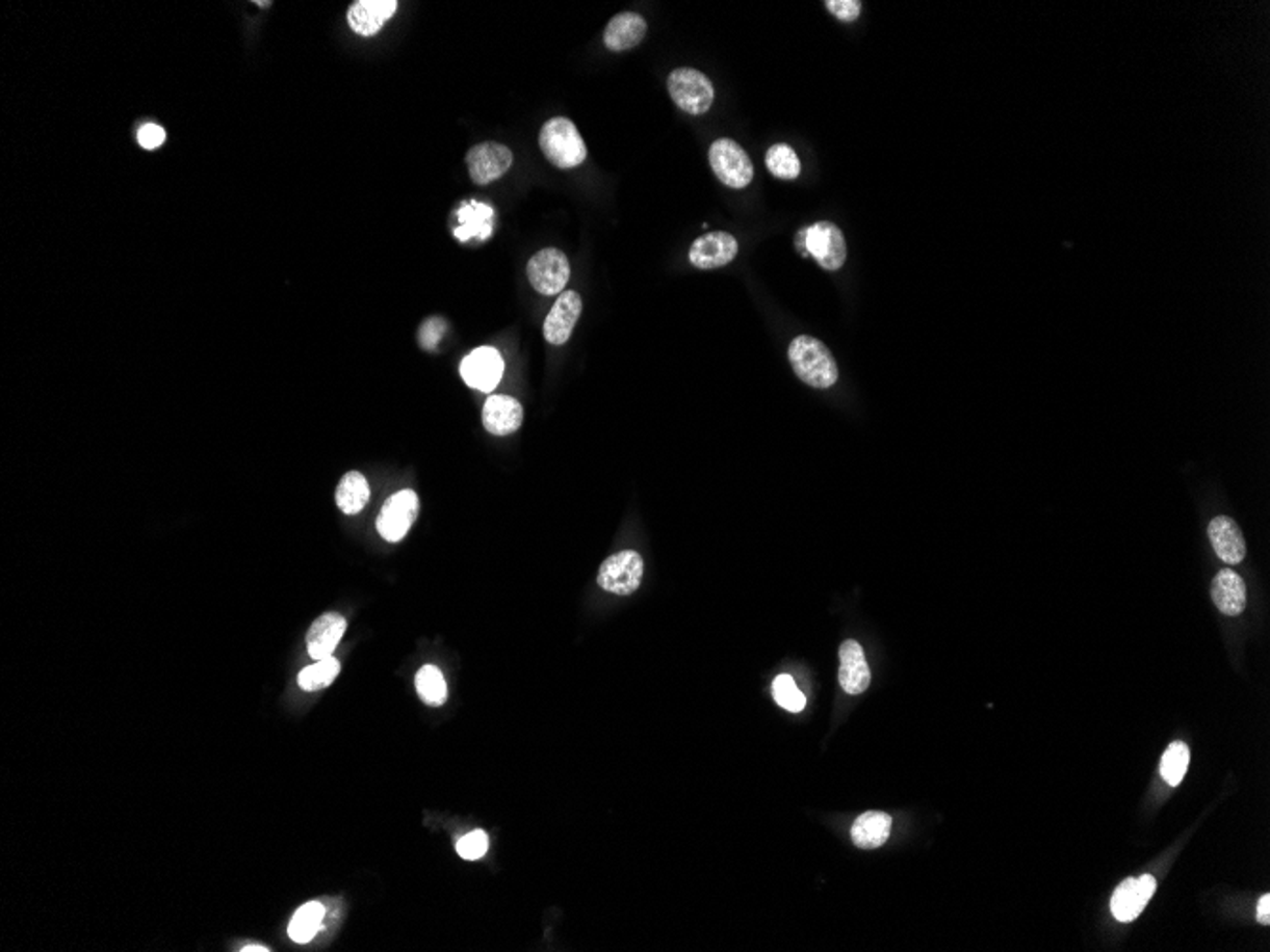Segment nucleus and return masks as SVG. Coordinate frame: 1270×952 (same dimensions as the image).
<instances>
[{
    "label": "nucleus",
    "instance_id": "31",
    "mask_svg": "<svg viewBox=\"0 0 1270 952\" xmlns=\"http://www.w3.org/2000/svg\"><path fill=\"white\" fill-rule=\"evenodd\" d=\"M445 332H447V321L443 320V318L432 316L429 320L422 321L419 329L420 348H424L429 352L436 350Z\"/></svg>",
    "mask_w": 1270,
    "mask_h": 952
},
{
    "label": "nucleus",
    "instance_id": "19",
    "mask_svg": "<svg viewBox=\"0 0 1270 952\" xmlns=\"http://www.w3.org/2000/svg\"><path fill=\"white\" fill-rule=\"evenodd\" d=\"M647 34V22L636 11L617 14L603 33V43L611 52H626L636 48Z\"/></svg>",
    "mask_w": 1270,
    "mask_h": 952
},
{
    "label": "nucleus",
    "instance_id": "25",
    "mask_svg": "<svg viewBox=\"0 0 1270 952\" xmlns=\"http://www.w3.org/2000/svg\"><path fill=\"white\" fill-rule=\"evenodd\" d=\"M339 671H341V664L333 656L326 660H318L299 673V687L307 692H316L321 688L330 687L339 676Z\"/></svg>",
    "mask_w": 1270,
    "mask_h": 952
},
{
    "label": "nucleus",
    "instance_id": "26",
    "mask_svg": "<svg viewBox=\"0 0 1270 952\" xmlns=\"http://www.w3.org/2000/svg\"><path fill=\"white\" fill-rule=\"evenodd\" d=\"M415 687L419 698L429 706H442L447 699V685L440 667L424 665L415 677Z\"/></svg>",
    "mask_w": 1270,
    "mask_h": 952
},
{
    "label": "nucleus",
    "instance_id": "2",
    "mask_svg": "<svg viewBox=\"0 0 1270 952\" xmlns=\"http://www.w3.org/2000/svg\"><path fill=\"white\" fill-rule=\"evenodd\" d=\"M539 144L544 158L560 169H573L588 158L582 135L565 116H553L542 126Z\"/></svg>",
    "mask_w": 1270,
    "mask_h": 952
},
{
    "label": "nucleus",
    "instance_id": "34",
    "mask_svg": "<svg viewBox=\"0 0 1270 952\" xmlns=\"http://www.w3.org/2000/svg\"><path fill=\"white\" fill-rule=\"evenodd\" d=\"M1258 920H1260L1261 924H1265V926H1269L1270 924L1269 894H1265V896L1261 897L1260 899V905H1258Z\"/></svg>",
    "mask_w": 1270,
    "mask_h": 952
},
{
    "label": "nucleus",
    "instance_id": "1",
    "mask_svg": "<svg viewBox=\"0 0 1270 952\" xmlns=\"http://www.w3.org/2000/svg\"><path fill=\"white\" fill-rule=\"evenodd\" d=\"M789 364L797 377L812 388H831L839 378V367L828 346L814 337L801 335L789 344Z\"/></svg>",
    "mask_w": 1270,
    "mask_h": 952
},
{
    "label": "nucleus",
    "instance_id": "15",
    "mask_svg": "<svg viewBox=\"0 0 1270 952\" xmlns=\"http://www.w3.org/2000/svg\"><path fill=\"white\" fill-rule=\"evenodd\" d=\"M346 632V620L337 612H326L312 622L307 633V649L312 660H326L335 653Z\"/></svg>",
    "mask_w": 1270,
    "mask_h": 952
},
{
    "label": "nucleus",
    "instance_id": "27",
    "mask_svg": "<svg viewBox=\"0 0 1270 952\" xmlns=\"http://www.w3.org/2000/svg\"><path fill=\"white\" fill-rule=\"evenodd\" d=\"M764 162H767V167H769V171L773 174L774 178L792 181V179L799 178V174H801L799 156H797L796 151L789 144H773L767 151Z\"/></svg>",
    "mask_w": 1270,
    "mask_h": 952
},
{
    "label": "nucleus",
    "instance_id": "35",
    "mask_svg": "<svg viewBox=\"0 0 1270 952\" xmlns=\"http://www.w3.org/2000/svg\"><path fill=\"white\" fill-rule=\"evenodd\" d=\"M240 951H243V952H252V951H255V952H268V951H270V949H266V947H263V945H248V947H243V949H240Z\"/></svg>",
    "mask_w": 1270,
    "mask_h": 952
},
{
    "label": "nucleus",
    "instance_id": "8",
    "mask_svg": "<svg viewBox=\"0 0 1270 952\" xmlns=\"http://www.w3.org/2000/svg\"><path fill=\"white\" fill-rule=\"evenodd\" d=\"M805 247L824 270H839L847 261V242L839 227L831 221H818L805 229Z\"/></svg>",
    "mask_w": 1270,
    "mask_h": 952
},
{
    "label": "nucleus",
    "instance_id": "32",
    "mask_svg": "<svg viewBox=\"0 0 1270 952\" xmlns=\"http://www.w3.org/2000/svg\"><path fill=\"white\" fill-rule=\"evenodd\" d=\"M826 6L835 18H839L840 22H854L862 14L860 0H828Z\"/></svg>",
    "mask_w": 1270,
    "mask_h": 952
},
{
    "label": "nucleus",
    "instance_id": "9",
    "mask_svg": "<svg viewBox=\"0 0 1270 952\" xmlns=\"http://www.w3.org/2000/svg\"><path fill=\"white\" fill-rule=\"evenodd\" d=\"M514 164V153L507 144L486 141L475 144L466 155V166L475 185L486 187L502 178Z\"/></svg>",
    "mask_w": 1270,
    "mask_h": 952
},
{
    "label": "nucleus",
    "instance_id": "22",
    "mask_svg": "<svg viewBox=\"0 0 1270 952\" xmlns=\"http://www.w3.org/2000/svg\"><path fill=\"white\" fill-rule=\"evenodd\" d=\"M459 221L461 227L455 231V236L466 242L472 236H477L480 240H487L491 236V227H493V210L486 204H477L472 202L470 206L464 204L459 210Z\"/></svg>",
    "mask_w": 1270,
    "mask_h": 952
},
{
    "label": "nucleus",
    "instance_id": "21",
    "mask_svg": "<svg viewBox=\"0 0 1270 952\" xmlns=\"http://www.w3.org/2000/svg\"><path fill=\"white\" fill-rule=\"evenodd\" d=\"M892 818L884 812H865L852 825V842L862 850L881 848L888 841Z\"/></svg>",
    "mask_w": 1270,
    "mask_h": 952
},
{
    "label": "nucleus",
    "instance_id": "14",
    "mask_svg": "<svg viewBox=\"0 0 1270 952\" xmlns=\"http://www.w3.org/2000/svg\"><path fill=\"white\" fill-rule=\"evenodd\" d=\"M839 683L843 690L852 696L863 694L872 683V671L865 660L860 642H843L839 649Z\"/></svg>",
    "mask_w": 1270,
    "mask_h": 952
},
{
    "label": "nucleus",
    "instance_id": "7",
    "mask_svg": "<svg viewBox=\"0 0 1270 952\" xmlns=\"http://www.w3.org/2000/svg\"><path fill=\"white\" fill-rule=\"evenodd\" d=\"M419 506V497L411 488L392 495L377 518V531L387 543H399L417 520Z\"/></svg>",
    "mask_w": 1270,
    "mask_h": 952
},
{
    "label": "nucleus",
    "instance_id": "11",
    "mask_svg": "<svg viewBox=\"0 0 1270 952\" xmlns=\"http://www.w3.org/2000/svg\"><path fill=\"white\" fill-rule=\"evenodd\" d=\"M738 255V242L729 233H707L696 238L695 244L689 249L691 265L700 270L721 268L734 261Z\"/></svg>",
    "mask_w": 1270,
    "mask_h": 952
},
{
    "label": "nucleus",
    "instance_id": "17",
    "mask_svg": "<svg viewBox=\"0 0 1270 952\" xmlns=\"http://www.w3.org/2000/svg\"><path fill=\"white\" fill-rule=\"evenodd\" d=\"M482 422L486 430L493 435H509L518 432L523 422V407L520 401L510 396H491L487 398Z\"/></svg>",
    "mask_w": 1270,
    "mask_h": 952
},
{
    "label": "nucleus",
    "instance_id": "4",
    "mask_svg": "<svg viewBox=\"0 0 1270 952\" xmlns=\"http://www.w3.org/2000/svg\"><path fill=\"white\" fill-rule=\"evenodd\" d=\"M709 166L716 178L729 189H746L753 179V164L741 144L732 139H718L709 147Z\"/></svg>",
    "mask_w": 1270,
    "mask_h": 952
},
{
    "label": "nucleus",
    "instance_id": "10",
    "mask_svg": "<svg viewBox=\"0 0 1270 952\" xmlns=\"http://www.w3.org/2000/svg\"><path fill=\"white\" fill-rule=\"evenodd\" d=\"M1157 892V878L1143 875L1139 878H1126L1116 888L1111 897V913L1118 922H1132L1138 919L1147 907L1150 897Z\"/></svg>",
    "mask_w": 1270,
    "mask_h": 952
},
{
    "label": "nucleus",
    "instance_id": "33",
    "mask_svg": "<svg viewBox=\"0 0 1270 952\" xmlns=\"http://www.w3.org/2000/svg\"><path fill=\"white\" fill-rule=\"evenodd\" d=\"M137 141L144 149H158L166 141V132H164V128H160L156 124H145L137 133Z\"/></svg>",
    "mask_w": 1270,
    "mask_h": 952
},
{
    "label": "nucleus",
    "instance_id": "20",
    "mask_svg": "<svg viewBox=\"0 0 1270 952\" xmlns=\"http://www.w3.org/2000/svg\"><path fill=\"white\" fill-rule=\"evenodd\" d=\"M1215 607L1226 616H1238L1246 609V584L1233 568L1219 571L1212 584Z\"/></svg>",
    "mask_w": 1270,
    "mask_h": 952
},
{
    "label": "nucleus",
    "instance_id": "28",
    "mask_svg": "<svg viewBox=\"0 0 1270 952\" xmlns=\"http://www.w3.org/2000/svg\"><path fill=\"white\" fill-rule=\"evenodd\" d=\"M1191 761V751L1183 742H1173L1168 745V749L1162 755V763H1160V774L1164 777V782H1168L1170 786H1180L1183 777L1187 774Z\"/></svg>",
    "mask_w": 1270,
    "mask_h": 952
},
{
    "label": "nucleus",
    "instance_id": "24",
    "mask_svg": "<svg viewBox=\"0 0 1270 952\" xmlns=\"http://www.w3.org/2000/svg\"><path fill=\"white\" fill-rule=\"evenodd\" d=\"M323 915H326V910L318 901H310L307 905H303L289 922V940L301 943V945L312 942L316 937V933L320 931Z\"/></svg>",
    "mask_w": 1270,
    "mask_h": 952
},
{
    "label": "nucleus",
    "instance_id": "5",
    "mask_svg": "<svg viewBox=\"0 0 1270 952\" xmlns=\"http://www.w3.org/2000/svg\"><path fill=\"white\" fill-rule=\"evenodd\" d=\"M643 568H645L643 559L633 550L611 555L599 566L597 584L608 593L626 598L633 591H638L641 578H643Z\"/></svg>",
    "mask_w": 1270,
    "mask_h": 952
},
{
    "label": "nucleus",
    "instance_id": "16",
    "mask_svg": "<svg viewBox=\"0 0 1270 952\" xmlns=\"http://www.w3.org/2000/svg\"><path fill=\"white\" fill-rule=\"evenodd\" d=\"M396 10V0H358L348 10V25L360 36H373Z\"/></svg>",
    "mask_w": 1270,
    "mask_h": 952
},
{
    "label": "nucleus",
    "instance_id": "12",
    "mask_svg": "<svg viewBox=\"0 0 1270 952\" xmlns=\"http://www.w3.org/2000/svg\"><path fill=\"white\" fill-rule=\"evenodd\" d=\"M504 362L495 348L482 346L475 348L472 354L466 355L461 364V375L468 387L491 392L502 378Z\"/></svg>",
    "mask_w": 1270,
    "mask_h": 952
},
{
    "label": "nucleus",
    "instance_id": "30",
    "mask_svg": "<svg viewBox=\"0 0 1270 952\" xmlns=\"http://www.w3.org/2000/svg\"><path fill=\"white\" fill-rule=\"evenodd\" d=\"M487 848H489V837H487L486 830L482 829L472 830L457 842V852L466 862H475V860L484 857Z\"/></svg>",
    "mask_w": 1270,
    "mask_h": 952
},
{
    "label": "nucleus",
    "instance_id": "6",
    "mask_svg": "<svg viewBox=\"0 0 1270 952\" xmlns=\"http://www.w3.org/2000/svg\"><path fill=\"white\" fill-rule=\"evenodd\" d=\"M530 286L541 295H562L571 277V265L564 252L546 247L533 255L527 265Z\"/></svg>",
    "mask_w": 1270,
    "mask_h": 952
},
{
    "label": "nucleus",
    "instance_id": "18",
    "mask_svg": "<svg viewBox=\"0 0 1270 952\" xmlns=\"http://www.w3.org/2000/svg\"><path fill=\"white\" fill-rule=\"evenodd\" d=\"M1208 534H1210V543L1214 546L1215 554L1221 561H1225L1226 565H1238L1240 561H1244L1246 543H1244L1242 531L1235 520H1230L1226 515L1215 518L1208 527Z\"/></svg>",
    "mask_w": 1270,
    "mask_h": 952
},
{
    "label": "nucleus",
    "instance_id": "29",
    "mask_svg": "<svg viewBox=\"0 0 1270 952\" xmlns=\"http://www.w3.org/2000/svg\"><path fill=\"white\" fill-rule=\"evenodd\" d=\"M773 696L780 708L792 711V713H799L807 706L805 694L797 688L794 677L787 676V673H782L774 679Z\"/></svg>",
    "mask_w": 1270,
    "mask_h": 952
},
{
    "label": "nucleus",
    "instance_id": "13",
    "mask_svg": "<svg viewBox=\"0 0 1270 952\" xmlns=\"http://www.w3.org/2000/svg\"><path fill=\"white\" fill-rule=\"evenodd\" d=\"M580 312H582V299L576 291H564L562 295H558L552 311L542 325L544 339L553 346H562L567 343L575 332Z\"/></svg>",
    "mask_w": 1270,
    "mask_h": 952
},
{
    "label": "nucleus",
    "instance_id": "23",
    "mask_svg": "<svg viewBox=\"0 0 1270 952\" xmlns=\"http://www.w3.org/2000/svg\"><path fill=\"white\" fill-rule=\"evenodd\" d=\"M369 500V485L360 472H348L344 474L337 493H335V502L339 509L346 515H356L365 508Z\"/></svg>",
    "mask_w": 1270,
    "mask_h": 952
},
{
    "label": "nucleus",
    "instance_id": "3",
    "mask_svg": "<svg viewBox=\"0 0 1270 952\" xmlns=\"http://www.w3.org/2000/svg\"><path fill=\"white\" fill-rule=\"evenodd\" d=\"M668 91L675 105L689 114H704L711 109L716 89L711 80L691 67L672 71L668 77Z\"/></svg>",
    "mask_w": 1270,
    "mask_h": 952
}]
</instances>
